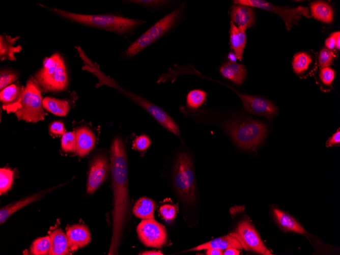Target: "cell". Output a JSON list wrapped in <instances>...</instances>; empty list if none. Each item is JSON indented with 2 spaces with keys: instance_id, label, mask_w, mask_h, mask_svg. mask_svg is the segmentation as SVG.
Masks as SVG:
<instances>
[{
  "instance_id": "cell-1",
  "label": "cell",
  "mask_w": 340,
  "mask_h": 255,
  "mask_svg": "<svg viewBox=\"0 0 340 255\" xmlns=\"http://www.w3.org/2000/svg\"><path fill=\"white\" fill-rule=\"evenodd\" d=\"M110 167L114 194L112 234L108 254H118V249L129 209L127 157L122 139L115 137L110 148Z\"/></svg>"
},
{
  "instance_id": "cell-2",
  "label": "cell",
  "mask_w": 340,
  "mask_h": 255,
  "mask_svg": "<svg viewBox=\"0 0 340 255\" xmlns=\"http://www.w3.org/2000/svg\"><path fill=\"white\" fill-rule=\"evenodd\" d=\"M47 8L53 13L73 22L125 36L133 34L139 27L146 22L143 20L130 18L118 15L83 14L57 8Z\"/></svg>"
},
{
  "instance_id": "cell-3",
  "label": "cell",
  "mask_w": 340,
  "mask_h": 255,
  "mask_svg": "<svg viewBox=\"0 0 340 255\" xmlns=\"http://www.w3.org/2000/svg\"><path fill=\"white\" fill-rule=\"evenodd\" d=\"M224 127L239 147L250 151L260 146L268 131L265 123L250 119L229 121L224 123Z\"/></svg>"
},
{
  "instance_id": "cell-4",
  "label": "cell",
  "mask_w": 340,
  "mask_h": 255,
  "mask_svg": "<svg viewBox=\"0 0 340 255\" xmlns=\"http://www.w3.org/2000/svg\"><path fill=\"white\" fill-rule=\"evenodd\" d=\"M35 79L43 89L49 91H62L68 84V75L63 58L54 53L45 58Z\"/></svg>"
},
{
  "instance_id": "cell-5",
  "label": "cell",
  "mask_w": 340,
  "mask_h": 255,
  "mask_svg": "<svg viewBox=\"0 0 340 255\" xmlns=\"http://www.w3.org/2000/svg\"><path fill=\"white\" fill-rule=\"evenodd\" d=\"M175 189L185 203H191L195 199V179L193 164L191 157L186 153L179 154L176 161L173 174Z\"/></svg>"
},
{
  "instance_id": "cell-6",
  "label": "cell",
  "mask_w": 340,
  "mask_h": 255,
  "mask_svg": "<svg viewBox=\"0 0 340 255\" xmlns=\"http://www.w3.org/2000/svg\"><path fill=\"white\" fill-rule=\"evenodd\" d=\"M39 85L35 79H29L24 87L20 107L15 112L18 120L37 123L47 115L43 109Z\"/></svg>"
},
{
  "instance_id": "cell-7",
  "label": "cell",
  "mask_w": 340,
  "mask_h": 255,
  "mask_svg": "<svg viewBox=\"0 0 340 255\" xmlns=\"http://www.w3.org/2000/svg\"><path fill=\"white\" fill-rule=\"evenodd\" d=\"M233 3L258 8L275 13L284 20L288 31L290 30L294 25L297 24L302 16L310 18L308 8L302 6L295 8L281 7L262 0H235Z\"/></svg>"
},
{
  "instance_id": "cell-8",
  "label": "cell",
  "mask_w": 340,
  "mask_h": 255,
  "mask_svg": "<svg viewBox=\"0 0 340 255\" xmlns=\"http://www.w3.org/2000/svg\"><path fill=\"white\" fill-rule=\"evenodd\" d=\"M136 231L140 241L148 247L159 248L166 242L165 229L154 218L143 219Z\"/></svg>"
},
{
  "instance_id": "cell-9",
  "label": "cell",
  "mask_w": 340,
  "mask_h": 255,
  "mask_svg": "<svg viewBox=\"0 0 340 255\" xmlns=\"http://www.w3.org/2000/svg\"><path fill=\"white\" fill-rule=\"evenodd\" d=\"M231 234L239 240L245 250L264 255L272 254L265 246L257 231L248 220L240 222L236 231Z\"/></svg>"
},
{
  "instance_id": "cell-10",
  "label": "cell",
  "mask_w": 340,
  "mask_h": 255,
  "mask_svg": "<svg viewBox=\"0 0 340 255\" xmlns=\"http://www.w3.org/2000/svg\"><path fill=\"white\" fill-rule=\"evenodd\" d=\"M236 93L240 98L244 108L248 112L258 116L271 119L278 114V110L274 103L262 97Z\"/></svg>"
},
{
  "instance_id": "cell-11",
  "label": "cell",
  "mask_w": 340,
  "mask_h": 255,
  "mask_svg": "<svg viewBox=\"0 0 340 255\" xmlns=\"http://www.w3.org/2000/svg\"><path fill=\"white\" fill-rule=\"evenodd\" d=\"M110 164L106 156H96L92 162L88 175L87 192L92 194L105 181L108 176Z\"/></svg>"
},
{
  "instance_id": "cell-12",
  "label": "cell",
  "mask_w": 340,
  "mask_h": 255,
  "mask_svg": "<svg viewBox=\"0 0 340 255\" xmlns=\"http://www.w3.org/2000/svg\"><path fill=\"white\" fill-rule=\"evenodd\" d=\"M24 87L18 83L11 84L0 93L2 108L7 113L15 112L21 106Z\"/></svg>"
},
{
  "instance_id": "cell-13",
  "label": "cell",
  "mask_w": 340,
  "mask_h": 255,
  "mask_svg": "<svg viewBox=\"0 0 340 255\" xmlns=\"http://www.w3.org/2000/svg\"><path fill=\"white\" fill-rule=\"evenodd\" d=\"M183 5H181L160 19L148 30L147 32L153 40L157 41L166 33L176 24L183 11Z\"/></svg>"
},
{
  "instance_id": "cell-14",
  "label": "cell",
  "mask_w": 340,
  "mask_h": 255,
  "mask_svg": "<svg viewBox=\"0 0 340 255\" xmlns=\"http://www.w3.org/2000/svg\"><path fill=\"white\" fill-rule=\"evenodd\" d=\"M66 231L70 250H76L87 245L91 242L90 231L84 224H77L69 226Z\"/></svg>"
},
{
  "instance_id": "cell-15",
  "label": "cell",
  "mask_w": 340,
  "mask_h": 255,
  "mask_svg": "<svg viewBox=\"0 0 340 255\" xmlns=\"http://www.w3.org/2000/svg\"><path fill=\"white\" fill-rule=\"evenodd\" d=\"M232 21L238 26L249 28L255 21V15L252 7L239 4H235L231 11Z\"/></svg>"
},
{
  "instance_id": "cell-16",
  "label": "cell",
  "mask_w": 340,
  "mask_h": 255,
  "mask_svg": "<svg viewBox=\"0 0 340 255\" xmlns=\"http://www.w3.org/2000/svg\"><path fill=\"white\" fill-rule=\"evenodd\" d=\"M76 140V154L83 157L88 154L94 148L96 137L93 132L88 127H81L75 131Z\"/></svg>"
},
{
  "instance_id": "cell-17",
  "label": "cell",
  "mask_w": 340,
  "mask_h": 255,
  "mask_svg": "<svg viewBox=\"0 0 340 255\" xmlns=\"http://www.w3.org/2000/svg\"><path fill=\"white\" fill-rule=\"evenodd\" d=\"M246 30L244 26H237L232 21L230 22V43L236 58L239 61L242 60L246 43Z\"/></svg>"
},
{
  "instance_id": "cell-18",
  "label": "cell",
  "mask_w": 340,
  "mask_h": 255,
  "mask_svg": "<svg viewBox=\"0 0 340 255\" xmlns=\"http://www.w3.org/2000/svg\"><path fill=\"white\" fill-rule=\"evenodd\" d=\"M50 248L48 254L65 255L69 253V244L66 234L61 229H56L49 233Z\"/></svg>"
},
{
  "instance_id": "cell-19",
  "label": "cell",
  "mask_w": 340,
  "mask_h": 255,
  "mask_svg": "<svg viewBox=\"0 0 340 255\" xmlns=\"http://www.w3.org/2000/svg\"><path fill=\"white\" fill-rule=\"evenodd\" d=\"M211 248H215L221 250L229 248H235L238 249H242L243 248L239 240L230 234L229 235L217 238L198 245L195 247L189 249V250H200Z\"/></svg>"
},
{
  "instance_id": "cell-20",
  "label": "cell",
  "mask_w": 340,
  "mask_h": 255,
  "mask_svg": "<svg viewBox=\"0 0 340 255\" xmlns=\"http://www.w3.org/2000/svg\"><path fill=\"white\" fill-rule=\"evenodd\" d=\"M19 36L12 37L5 34L0 35V59L1 61L9 60L15 61V54L22 50L20 45L15 46L16 41Z\"/></svg>"
},
{
  "instance_id": "cell-21",
  "label": "cell",
  "mask_w": 340,
  "mask_h": 255,
  "mask_svg": "<svg viewBox=\"0 0 340 255\" xmlns=\"http://www.w3.org/2000/svg\"><path fill=\"white\" fill-rule=\"evenodd\" d=\"M220 72L224 77L237 84L243 83L247 74L244 65L232 61L228 62L222 65Z\"/></svg>"
},
{
  "instance_id": "cell-22",
  "label": "cell",
  "mask_w": 340,
  "mask_h": 255,
  "mask_svg": "<svg viewBox=\"0 0 340 255\" xmlns=\"http://www.w3.org/2000/svg\"><path fill=\"white\" fill-rule=\"evenodd\" d=\"M40 197V193L34 194L1 208L0 210L1 224L4 223L13 213L37 201Z\"/></svg>"
},
{
  "instance_id": "cell-23",
  "label": "cell",
  "mask_w": 340,
  "mask_h": 255,
  "mask_svg": "<svg viewBox=\"0 0 340 255\" xmlns=\"http://www.w3.org/2000/svg\"><path fill=\"white\" fill-rule=\"evenodd\" d=\"M310 9L312 16L317 20L327 23L333 21L334 11L328 3L321 1L312 2Z\"/></svg>"
},
{
  "instance_id": "cell-24",
  "label": "cell",
  "mask_w": 340,
  "mask_h": 255,
  "mask_svg": "<svg viewBox=\"0 0 340 255\" xmlns=\"http://www.w3.org/2000/svg\"><path fill=\"white\" fill-rule=\"evenodd\" d=\"M273 211L277 222L285 231L301 234L306 233L304 228L289 214L275 208Z\"/></svg>"
},
{
  "instance_id": "cell-25",
  "label": "cell",
  "mask_w": 340,
  "mask_h": 255,
  "mask_svg": "<svg viewBox=\"0 0 340 255\" xmlns=\"http://www.w3.org/2000/svg\"><path fill=\"white\" fill-rule=\"evenodd\" d=\"M155 209L154 201L147 197H141L135 203L132 209L134 215L142 219L154 218Z\"/></svg>"
},
{
  "instance_id": "cell-26",
  "label": "cell",
  "mask_w": 340,
  "mask_h": 255,
  "mask_svg": "<svg viewBox=\"0 0 340 255\" xmlns=\"http://www.w3.org/2000/svg\"><path fill=\"white\" fill-rule=\"evenodd\" d=\"M42 104L45 109L58 116H66L70 110V105L67 101L53 97H45L43 99Z\"/></svg>"
},
{
  "instance_id": "cell-27",
  "label": "cell",
  "mask_w": 340,
  "mask_h": 255,
  "mask_svg": "<svg viewBox=\"0 0 340 255\" xmlns=\"http://www.w3.org/2000/svg\"><path fill=\"white\" fill-rule=\"evenodd\" d=\"M153 42V40L146 31L125 49L123 55L125 59H131Z\"/></svg>"
},
{
  "instance_id": "cell-28",
  "label": "cell",
  "mask_w": 340,
  "mask_h": 255,
  "mask_svg": "<svg viewBox=\"0 0 340 255\" xmlns=\"http://www.w3.org/2000/svg\"><path fill=\"white\" fill-rule=\"evenodd\" d=\"M312 62L309 54L305 52H299L295 54L292 61L294 72L297 75H302L307 70Z\"/></svg>"
},
{
  "instance_id": "cell-29",
  "label": "cell",
  "mask_w": 340,
  "mask_h": 255,
  "mask_svg": "<svg viewBox=\"0 0 340 255\" xmlns=\"http://www.w3.org/2000/svg\"><path fill=\"white\" fill-rule=\"evenodd\" d=\"M50 248L49 236H46L36 239L32 243L30 250L34 255L48 254Z\"/></svg>"
},
{
  "instance_id": "cell-30",
  "label": "cell",
  "mask_w": 340,
  "mask_h": 255,
  "mask_svg": "<svg viewBox=\"0 0 340 255\" xmlns=\"http://www.w3.org/2000/svg\"><path fill=\"white\" fill-rule=\"evenodd\" d=\"M207 93L201 90L190 91L186 97L187 104L192 108H199L205 101Z\"/></svg>"
},
{
  "instance_id": "cell-31",
  "label": "cell",
  "mask_w": 340,
  "mask_h": 255,
  "mask_svg": "<svg viewBox=\"0 0 340 255\" xmlns=\"http://www.w3.org/2000/svg\"><path fill=\"white\" fill-rule=\"evenodd\" d=\"M14 172L9 168L0 169V194L6 193L11 187Z\"/></svg>"
},
{
  "instance_id": "cell-32",
  "label": "cell",
  "mask_w": 340,
  "mask_h": 255,
  "mask_svg": "<svg viewBox=\"0 0 340 255\" xmlns=\"http://www.w3.org/2000/svg\"><path fill=\"white\" fill-rule=\"evenodd\" d=\"M61 147L66 152H76V140L75 131L65 133L62 137Z\"/></svg>"
},
{
  "instance_id": "cell-33",
  "label": "cell",
  "mask_w": 340,
  "mask_h": 255,
  "mask_svg": "<svg viewBox=\"0 0 340 255\" xmlns=\"http://www.w3.org/2000/svg\"><path fill=\"white\" fill-rule=\"evenodd\" d=\"M18 77V74L14 71L8 70H2L0 73L1 91L15 81Z\"/></svg>"
},
{
  "instance_id": "cell-34",
  "label": "cell",
  "mask_w": 340,
  "mask_h": 255,
  "mask_svg": "<svg viewBox=\"0 0 340 255\" xmlns=\"http://www.w3.org/2000/svg\"><path fill=\"white\" fill-rule=\"evenodd\" d=\"M335 54L333 51L326 48H322L319 53L318 62L320 66L322 68L329 67L332 63Z\"/></svg>"
},
{
  "instance_id": "cell-35",
  "label": "cell",
  "mask_w": 340,
  "mask_h": 255,
  "mask_svg": "<svg viewBox=\"0 0 340 255\" xmlns=\"http://www.w3.org/2000/svg\"><path fill=\"white\" fill-rule=\"evenodd\" d=\"M168 1L159 0H133L125 1L126 3L135 4L139 6L147 8H158L163 6L168 3Z\"/></svg>"
},
{
  "instance_id": "cell-36",
  "label": "cell",
  "mask_w": 340,
  "mask_h": 255,
  "mask_svg": "<svg viewBox=\"0 0 340 255\" xmlns=\"http://www.w3.org/2000/svg\"><path fill=\"white\" fill-rule=\"evenodd\" d=\"M159 211L163 218L167 222L173 221L177 214L176 207L171 204H165L161 206Z\"/></svg>"
},
{
  "instance_id": "cell-37",
  "label": "cell",
  "mask_w": 340,
  "mask_h": 255,
  "mask_svg": "<svg viewBox=\"0 0 340 255\" xmlns=\"http://www.w3.org/2000/svg\"><path fill=\"white\" fill-rule=\"evenodd\" d=\"M319 77L322 83L329 86L331 84L334 80L335 72L329 67L322 68L319 72Z\"/></svg>"
},
{
  "instance_id": "cell-38",
  "label": "cell",
  "mask_w": 340,
  "mask_h": 255,
  "mask_svg": "<svg viewBox=\"0 0 340 255\" xmlns=\"http://www.w3.org/2000/svg\"><path fill=\"white\" fill-rule=\"evenodd\" d=\"M325 45L329 50H332L336 47L338 50L340 49V32L339 31L334 32L328 37L325 41Z\"/></svg>"
},
{
  "instance_id": "cell-39",
  "label": "cell",
  "mask_w": 340,
  "mask_h": 255,
  "mask_svg": "<svg viewBox=\"0 0 340 255\" xmlns=\"http://www.w3.org/2000/svg\"><path fill=\"white\" fill-rule=\"evenodd\" d=\"M151 145V140L146 135H141L137 137L134 143V147L139 151L147 149Z\"/></svg>"
},
{
  "instance_id": "cell-40",
  "label": "cell",
  "mask_w": 340,
  "mask_h": 255,
  "mask_svg": "<svg viewBox=\"0 0 340 255\" xmlns=\"http://www.w3.org/2000/svg\"><path fill=\"white\" fill-rule=\"evenodd\" d=\"M50 131L54 134L63 135L66 133L65 129L63 123L59 121L53 122L49 128Z\"/></svg>"
},
{
  "instance_id": "cell-41",
  "label": "cell",
  "mask_w": 340,
  "mask_h": 255,
  "mask_svg": "<svg viewBox=\"0 0 340 255\" xmlns=\"http://www.w3.org/2000/svg\"><path fill=\"white\" fill-rule=\"evenodd\" d=\"M340 144V131L338 128L337 131L334 133L331 137H329L326 143L327 147L338 146Z\"/></svg>"
},
{
  "instance_id": "cell-42",
  "label": "cell",
  "mask_w": 340,
  "mask_h": 255,
  "mask_svg": "<svg viewBox=\"0 0 340 255\" xmlns=\"http://www.w3.org/2000/svg\"><path fill=\"white\" fill-rule=\"evenodd\" d=\"M206 254L207 255H222L223 252L221 249L211 248H208L207 249Z\"/></svg>"
},
{
  "instance_id": "cell-43",
  "label": "cell",
  "mask_w": 340,
  "mask_h": 255,
  "mask_svg": "<svg viewBox=\"0 0 340 255\" xmlns=\"http://www.w3.org/2000/svg\"><path fill=\"white\" fill-rule=\"evenodd\" d=\"M239 249L235 248L225 249L223 252V255H238L240 254Z\"/></svg>"
},
{
  "instance_id": "cell-44",
  "label": "cell",
  "mask_w": 340,
  "mask_h": 255,
  "mask_svg": "<svg viewBox=\"0 0 340 255\" xmlns=\"http://www.w3.org/2000/svg\"><path fill=\"white\" fill-rule=\"evenodd\" d=\"M140 254L142 255H163V254L160 251L150 250L145 251L141 252Z\"/></svg>"
}]
</instances>
